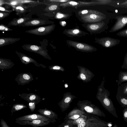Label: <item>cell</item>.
I'll return each mask as SVG.
<instances>
[{
  "label": "cell",
  "instance_id": "cell-44",
  "mask_svg": "<svg viewBox=\"0 0 127 127\" xmlns=\"http://www.w3.org/2000/svg\"><path fill=\"white\" fill-rule=\"evenodd\" d=\"M118 34L121 36H127V29L120 31Z\"/></svg>",
  "mask_w": 127,
  "mask_h": 127
},
{
  "label": "cell",
  "instance_id": "cell-31",
  "mask_svg": "<svg viewBox=\"0 0 127 127\" xmlns=\"http://www.w3.org/2000/svg\"><path fill=\"white\" fill-rule=\"evenodd\" d=\"M49 68L51 70L56 71H61L63 72L65 71L64 68L63 66L60 65H54L49 66Z\"/></svg>",
  "mask_w": 127,
  "mask_h": 127
},
{
  "label": "cell",
  "instance_id": "cell-11",
  "mask_svg": "<svg viewBox=\"0 0 127 127\" xmlns=\"http://www.w3.org/2000/svg\"><path fill=\"white\" fill-rule=\"evenodd\" d=\"M32 75L28 73L19 74L16 77L15 81L18 85H24L28 83L33 79Z\"/></svg>",
  "mask_w": 127,
  "mask_h": 127
},
{
  "label": "cell",
  "instance_id": "cell-14",
  "mask_svg": "<svg viewBox=\"0 0 127 127\" xmlns=\"http://www.w3.org/2000/svg\"><path fill=\"white\" fill-rule=\"evenodd\" d=\"M20 97L29 103H34L36 104L39 102L41 100L39 96L33 93L23 94Z\"/></svg>",
  "mask_w": 127,
  "mask_h": 127
},
{
  "label": "cell",
  "instance_id": "cell-25",
  "mask_svg": "<svg viewBox=\"0 0 127 127\" xmlns=\"http://www.w3.org/2000/svg\"><path fill=\"white\" fill-rule=\"evenodd\" d=\"M127 81V71L120 72L118 76L117 85L119 87L123 83Z\"/></svg>",
  "mask_w": 127,
  "mask_h": 127
},
{
  "label": "cell",
  "instance_id": "cell-29",
  "mask_svg": "<svg viewBox=\"0 0 127 127\" xmlns=\"http://www.w3.org/2000/svg\"><path fill=\"white\" fill-rule=\"evenodd\" d=\"M81 114L87 115V114L79 109H73L67 115L66 117H69L74 115Z\"/></svg>",
  "mask_w": 127,
  "mask_h": 127
},
{
  "label": "cell",
  "instance_id": "cell-33",
  "mask_svg": "<svg viewBox=\"0 0 127 127\" xmlns=\"http://www.w3.org/2000/svg\"><path fill=\"white\" fill-rule=\"evenodd\" d=\"M13 30L9 27L8 26H6L3 24L0 25V30L3 31H13Z\"/></svg>",
  "mask_w": 127,
  "mask_h": 127
},
{
  "label": "cell",
  "instance_id": "cell-43",
  "mask_svg": "<svg viewBox=\"0 0 127 127\" xmlns=\"http://www.w3.org/2000/svg\"><path fill=\"white\" fill-rule=\"evenodd\" d=\"M87 124V121H86L75 126V127H86Z\"/></svg>",
  "mask_w": 127,
  "mask_h": 127
},
{
  "label": "cell",
  "instance_id": "cell-19",
  "mask_svg": "<svg viewBox=\"0 0 127 127\" xmlns=\"http://www.w3.org/2000/svg\"><path fill=\"white\" fill-rule=\"evenodd\" d=\"M103 22H100L96 23L89 24L86 26L87 30L90 32H94L98 31L103 28L104 25Z\"/></svg>",
  "mask_w": 127,
  "mask_h": 127
},
{
  "label": "cell",
  "instance_id": "cell-46",
  "mask_svg": "<svg viewBox=\"0 0 127 127\" xmlns=\"http://www.w3.org/2000/svg\"><path fill=\"white\" fill-rule=\"evenodd\" d=\"M71 0H50L49 1H51L59 2H66L71 1Z\"/></svg>",
  "mask_w": 127,
  "mask_h": 127
},
{
  "label": "cell",
  "instance_id": "cell-17",
  "mask_svg": "<svg viewBox=\"0 0 127 127\" xmlns=\"http://www.w3.org/2000/svg\"><path fill=\"white\" fill-rule=\"evenodd\" d=\"M40 114L50 119L52 123L56 121L55 119L57 117V114L52 110L47 109H40L37 110Z\"/></svg>",
  "mask_w": 127,
  "mask_h": 127
},
{
  "label": "cell",
  "instance_id": "cell-27",
  "mask_svg": "<svg viewBox=\"0 0 127 127\" xmlns=\"http://www.w3.org/2000/svg\"><path fill=\"white\" fill-rule=\"evenodd\" d=\"M116 98L119 104L122 107H127V97L122 96L117 94Z\"/></svg>",
  "mask_w": 127,
  "mask_h": 127
},
{
  "label": "cell",
  "instance_id": "cell-13",
  "mask_svg": "<svg viewBox=\"0 0 127 127\" xmlns=\"http://www.w3.org/2000/svg\"><path fill=\"white\" fill-rule=\"evenodd\" d=\"M63 33L69 37H71L74 36L81 37L88 34V33L77 28L65 29Z\"/></svg>",
  "mask_w": 127,
  "mask_h": 127
},
{
  "label": "cell",
  "instance_id": "cell-5",
  "mask_svg": "<svg viewBox=\"0 0 127 127\" xmlns=\"http://www.w3.org/2000/svg\"><path fill=\"white\" fill-rule=\"evenodd\" d=\"M77 66L79 73L76 77L84 83H87L91 81L95 76L94 74L88 68L83 66L78 65Z\"/></svg>",
  "mask_w": 127,
  "mask_h": 127
},
{
  "label": "cell",
  "instance_id": "cell-2",
  "mask_svg": "<svg viewBox=\"0 0 127 127\" xmlns=\"http://www.w3.org/2000/svg\"><path fill=\"white\" fill-rule=\"evenodd\" d=\"M77 104L79 109L87 114L105 118V114L102 111L88 100H79Z\"/></svg>",
  "mask_w": 127,
  "mask_h": 127
},
{
  "label": "cell",
  "instance_id": "cell-35",
  "mask_svg": "<svg viewBox=\"0 0 127 127\" xmlns=\"http://www.w3.org/2000/svg\"><path fill=\"white\" fill-rule=\"evenodd\" d=\"M10 13L4 12L0 11V20H2L8 16L10 14Z\"/></svg>",
  "mask_w": 127,
  "mask_h": 127
},
{
  "label": "cell",
  "instance_id": "cell-34",
  "mask_svg": "<svg viewBox=\"0 0 127 127\" xmlns=\"http://www.w3.org/2000/svg\"><path fill=\"white\" fill-rule=\"evenodd\" d=\"M83 115L81 114H78V115H74L68 117H66V120H74L77 119L80 117H81Z\"/></svg>",
  "mask_w": 127,
  "mask_h": 127
},
{
  "label": "cell",
  "instance_id": "cell-24",
  "mask_svg": "<svg viewBox=\"0 0 127 127\" xmlns=\"http://www.w3.org/2000/svg\"><path fill=\"white\" fill-rule=\"evenodd\" d=\"M117 94L122 96L127 97V82L118 87Z\"/></svg>",
  "mask_w": 127,
  "mask_h": 127
},
{
  "label": "cell",
  "instance_id": "cell-6",
  "mask_svg": "<svg viewBox=\"0 0 127 127\" xmlns=\"http://www.w3.org/2000/svg\"><path fill=\"white\" fill-rule=\"evenodd\" d=\"M55 25L41 27L37 28L28 30L25 31L26 33L38 35L43 36L50 34L55 29Z\"/></svg>",
  "mask_w": 127,
  "mask_h": 127
},
{
  "label": "cell",
  "instance_id": "cell-10",
  "mask_svg": "<svg viewBox=\"0 0 127 127\" xmlns=\"http://www.w3.org/2000/svg\"><path fill=\"white\" fill-rule=\"evenodd\" d=\"M15 122L21 125H30L33 127L44 126L49 124L51 122L49 121L40 120L16 121Z\"/></svg>",
  "mask_w": 127,
  "mask_h": 127
},
{
  "label": "cell",
  "instance_id": "cell-26",
  "mask_svg": "<svg viewBox=\"0 0 127 127\" xmlns=\"http://www.w3.org/2000/svg\"><path fill=\"white\" fill-rule=\"evenodd\" d=\"M14 9L16 15L19 16L25 14L27 11L26 8L21 4H17Z\"/></svg>",
  "mask_w": 127,
  "mask_h": 127
},
{
  "label": "cell",
  "instance_id": "cell-4",
  "mask_svg": "<svg viewBox=\"0 0 127 127\" xmlns=\"http://www.w3.org/2000/svg\"><path fill=\"white\" fill-rule=\"evenodd\" d=\"M81 19L84 22L92 23L100 22L104 19V17L100 13L90 10L87 14L81 16Z\"/></svg>",
  "mask_w": 127,
  "mask_h": 127
},
{
  "label": "cell",
  "instance_id": "cell-47",
  "mask_svg": "<svg viewBox=\"0 0 127 127\" xmlns=\"http://www.w3.org/2000/svg\"><path fill=\"white\" fill-rule=\"evenodd\" d=\"M66 24V23L64 21L61 22V23H60V24L62 26H64L65 24Z\"/></svg>",
  "mask_w": 127,
  "mask_h": 127
},
{
  "label": "cell",
  "instance_id": "cell-3",
  "mask_svg": "<svg viewBox=\"0 0 127 127\" xmlns=\"http://www.w3.org/2000/svg\"><path fill=\"white\" fill-rule=\"evenodd\" d=\"M66 42L69 46L81 52H92L97 50L96 48L87 43L69 40H66Z\"/></svg>",
  "mask_w": 127,
  "mask_h": 127
},
{
  "label": "cell",
  "instance_id": "cell-28",
  "mask_svg": "<svg viewBox=\"0 0 127 127\" xmlns=\"http://www.w3.org/2000/svg\"><path fill=\"white\" fill-rule=\"evenodd\" d=\"M27 107V106L23 104L17 103L13 105L11 111L13 113L16 111L24 109Z\"/></svg>",
  "mask_w": 127,
  "mask_h": 127
},
{
  "label": "cell",
  "instance_id": "cell-36",
  "mask_svg": "<svg viewBox=\"0 0 127 127\" xmlns=\"http://www.w3.org/2000/svg\"><path fill=\"white\" fill-rule=\"evenodd\" d=\"M68 16V15L58 13L57 14L56 17L57 18L62 19L66 18Z\"/></svg>",
  "mask_w": 127,
  "mask_h": 127
},
{
  "label": "cell",
  "instance_id": "cell-20",
  "mask_svg": "<svg viewBox=\"0 0 127 127\" xmlns=\"http://www.w3.org/2000/svg\"><path fill=\"white\" fill-rule=\"evenodd\" d=\"M21 39L20 38L12 37H0V47L13 43Z\"/></svg>",
  "mask_w": 127,
  "mask_h": 127
},
{
  "label": "cell",
  "instance_id": "cell-39",
  "mask_svg": "<svg viewBox=\"0 0 127 127\" xmlns=\"http://www.w3.org/2000/svg\"><path fill=\"white\" fill-rule=\"evenodd\" d=\"M123 115L124 120L127 123V107L124 109L123 111Z\"/></svg>",
  "mask_w": 127,
  "mask_h": 127
},
{
  "label": "cell",
  "instance_id": "cell-1",
  "mask_svg": "<svg viewBox=\"0 0 127 127\" xmlns=\"http://www.w3.org/2000/svg\"><path fill=\"white\" fill-rule=\"evenodd\" d=\"M104 77L101 85L98 87L96 98L106 110L114 116L118 118L113 103L109 97L110 92L104 87Z\"/></svg>",
  "mask_w": 127,
  "mask_h": 127
},
{
  "label": "cell",
  "instance_id": "cell-15",
  "mask_svg": "<svg viewBox=\"0 0 127 127\" xmlns=\"http://www.w3.org/2000/svg\"><path fill=\"white\" fill-rule=\"evenodd\" d=\"M48 22L45 20L35 19L27 21L19 26L23 27L36 26L47 24Z\"/></svg>",
  "mask_w": 127,
  "mask_h": 127
},
{
  "label": "cell",
  "instance_id": "cell-12",
  "mask_svg": "<svg viewBox=\"0 0 127 127\" xmlns=\"http://www.w3.org/2000/svg\"><path fill=\"white\" fill-rule=\"evenodd\" d=\"M117 19V21L110 31V32L118 31L127 25V16H119Z\"/></svg>",
  "mask_w": 127,
  "mask_h": 127
},
{
  "label": "cell",
  "instance_id": "cell-41",
  "mask_svg": "<svg viewBox=\"0 0 127 127\" xmlns=\"http://www.w3.org/2000/svg\"><path fill=\"white\" fill-rule=\"evenodd\" d=\"M0 124L1 127H10L8 125L6 122L2 119H1Z\"/></svg>",
  "mask_w": 127,
  "mask_h": 127
},
{
  "label": "cell",
  "instance_id": "cell-22",
  "mask_svg": "<svg viewBox=\"0 0 127 127\" xmlns=\"http://www.w3.org/2000/svg\"><path fill=\"white\" fill-rule=\"evenodd\" d=\"M30 19V18L29 17L14 18L9 22L8 25L9 26H19Z\"/></svg>",
  "mask_w": 127,
  "mask_h": 127
},
{
  "label": "cell",
  "instance_id": "cell-9",
  "mask_svg": "<svg viewBox=\"0 0 127 127\" xmlns=\"http://www.w3.org/2000/svg\"><path fill=\"white\" fill-rule=\"evenodd\" d=\"M16 121H32L40 120L49 121L52 122L50 119L40 114H31L19 117L16 119Z\"/></svg>",
  "mask_w": 127,
  "mask_h": 127
},
{
  "label": "cell",
  "instance_id": "cell-8",
  "mask_svg": "<svg viewBox=\"0 0 127 127\" xmlns=\"http://www.w3.org/2000/svg\"><path fill=\"white\" fill-rule=\"evenodd\" d=\"M77 97L72 95L69 92H67L64 93L62 100L58 103V105L62 110L64 112L70 106V104L73 99Z\"/></svg>",
  "mask_w": 127,
  "mask_h": 127
},
{
  "label": "cell",
  "instance_id": "cell-40",
  "mask_svg": "<svg viewBox=\"0 0 127 127\" xmlns=\"http://www.w3.org/2000/svg\"><path fill=\"white\" fill-rule=\"evenodd\" d=\"M36 104L34 103H29V107L31 111L33 112L35 108V105Z\"/></svg>",
  "mask_w": 127,
  "mask_h": 127
},
{
  "label": "cell",
  "instance_id": "cell-32",
  "mask_svg": "<svg viewBox=\"0 0 127 127\" xmlns=\"http://www.w3.org/2000/svg\"><path fill=\"white\" fill-rule=\"evenodd\" d=\"M59 8V5L56 4H52L48 7L46 8V10L50 11H54Z\"/></svg>",
  "mask_w": 127,
  "mask_h": 127
},
{
  "label": "cell",
  "instance_id": "cell-45",
  "mask_svg": "<svg viewBox=\"0 0 127 127\" xmlns=\"http://www.w3.org/2000/svg\"><path fill=\"white\" fill-rule=\"evenodd\" d=\"M0 10L2 11H4L6 12L10 13L12 12V11L8 10L6 9L4 7H3L1 6H0Z\"/></svg>",
  "mask_w": 127,
  "mask_h": 127
},
{
  "label": "cell",
  "instance_id": "cell-18",
  "mask_svg": "<svg viewBox=\"0 0 127 127\" xmlns=\"http://www.w3.org/2000/svg\"><path fill=\"white\" fill-rule=\"evenodd\" d=\"M96 42L100 44L104 47H108L114 45L115 44L113 42H115V40L113 39H111L107 37H104L100 38H95Z\"/></svg>",
  "mask_w": 127,
  "mask_h": 127
},
{
  "label": "cell",
  "instance_id": "cell-23",
  "mask_svg": "<svg viewBox=\"0 0 127 127\" xmlns=\"http://www.w3.org/2000/svg\"><path fill=\"white\" fill-rule=\"evenodd\" d=\"M93 4V2H77L73 0L68 1L65 3L60 4V6L63 7H65L67 6L75 7L80 6L81 5L90 4Z\"/></svg>",
  "mask_w": 127,
  "mask_h": 127
},
{
  "label": "cell",
  "instance_id": "cell-16",
  "mask_svg": "<svg viewBox=\"0 0 127 127\" xmlns=\"http://www.w3.org/2000/svg\"><path fill=\"white\" fill-rule=\"evenodd\" d=\"M15 52L23 63L27 64L31 63H32L36 66H40L39 64L36 61L30 57L24 54L19 52L17 51H15Z\"/></svg>",
  "mask_w": 127,
  "mask_h": 127
},
{
  "label": "cell",
  "instance_id": "cell-37",
  "mask_svg": "<svg viewBox=\"0 0 127 127\" xmlns=\"http://www.w3.org/2000/svg\"><path fill=\"white\" fill-rule=\"evenodd\" d=\"M121 68L127 70V53L124 57L123 63L121 66Z\"/></svg>",
  "mask_w": 127,
  "mask_h": 127
},
{
  "label": "cell",
  "instance_id": "cell-7",
  "mask_svg": "<svg viewBox=\"0 0 127 127\" xmlns=\"http://www.w3.org/2000/svg\"><path fill=\"white\" fill-rule=\"evenodd\" d=\"M24 49L29 51L33 52L38 54L45 58L51 60L47 52L41 46L35 45L26 44L22 46Z\"/></svg>",
  "mask_w": 127,
  "mask_h": 127
},
{
  "label": "cell",
  "instance_id": "cell-30",
  "mask_svg": "<svg viewBox=\"0 0 127 127\" xmlns=\"http://www.w3.org/2000/svg\"><path fill=\"white\" fill-rule=\"evenodd\" d=\"M87 116L83 115L78 118L74 120H72V123L74 126H76L79 124L87 121Z\"/></svg>",
  "mask_w": 127,
  "mask_h": 127
},
{
  "label": "cell",
  "instance_id": "cell-38",
  "mask_svg": "<svg viewBox=\"0 0 127 127\" xmlns=\"http://www.w3.org/2000/svg\"><path fill=\"white\" fill-rule=\"evenodd\" d=\"M71 120H67L65 124L64 125L63 127H75Z\"/></svg>",
  "mask_w": 127,
  "mask_h": 127
},
{
  "label": "cell",
  "instance_id": "cell-21",
  "mask_svg": "<svg viewBox=\"0 0 127 127\" xmlns=\"http://www.w3.org/2000/svg\"><path fill=\"white\" fill-rule=\"evenodd\" d=\"M14 65V63L10 60L6 59L0 58V68L5 69L11 68Z\"/></svg>",
  "mask_w": 127,
  "mask_h": 127
},
{
  "label": "cell",
  "instance_id": "cell-42",
  "mask_svg": "<svg viewBox=\"0 0 127 127\" xmlns=\"http://www.w3.org/2000/svg\"><path fill=\"white\" fill-rule=\"evenodd\" d=\"M90 10H84L81 11H80L78 13V14L80 15V16L89 13Z\"/></svg>",
  "mask_w": 127,
  "mask_h": 127
},
{
  "label": "cell",
  "instance_id": "cell-48",
  "mask_svg": "<svg viewBox=\"0 0 127 127\" xmlns=\"http://www.w3.org/2000/svg\"><path fill=\"white\" fill-rule=\"evenodd\" d=\"M113 127H118V126L116 124H115Z\"/></svg>",
  "mask_w": 127,
  "mask_h": 127
}]
</instances>
